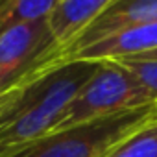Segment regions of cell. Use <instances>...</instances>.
Instances as JSON below:
<instances>
[{
	"label": "cell",
	"instance_id": "obj_1",
	"mask_svg": "<svg viewBox=\"0 0 157 157\" xmlns=\"http://www.w3.org/2000/svg\"><path fill=\"white\" fill-rule=\"evenodd\" d=\"M102 61H57L26 82L0 118V157L56 131Z\"/></svg>",
	"mask_w": 157,
	"mask_h": 157
},
{
	"label": "cell",
	"instance_id": "obj_2",
	"mask_svg": "<svg viewBox=\"0 0 157 157\" xmlns=\"http://www.w3.org/2000/svg\"><path fill=\"white\" fill-rule=\"evenodd\" d=\"M157 117V104L56 129L4 157H105L135 129Z\"/></svg>",
	"mask_w": 157,
	"mask_h": 157
},
{
	"label": "cell",
	"instance_id": "obj_3",
	"mask_svg": "<svg viewBox=\"0 0 157 157\" xmlns=\"http://www.w3.org/2000/svg\"><path fill=\"white\" fill-rule=\"evenodd\" d=\"M151 104L157 102L122 63L102 61L93 78L68 105L65 120L57 129Z\"/></svg>",
	"mask_w": 157,
	"mask_h": 157
},
{
	"label": "cell",
	"instance_id": "obj_4",
	"mask_svg": "<svg viewBox=\"0 0 157 157\" xmlns=\"http://www.w3.org/2000/svg\"><path fill=\"white\" fill-rule=\"evenodd\" d=\"M57 46L46 21L15 26L0 33V94L21 89L33 76L52 67Z\"/></svg>",
	"mask_w": 157,
	"mask_h": 157
},
{
	"label": "cell",
	"instance_id": "obj_5",
	"mask_svg": "<svg viewBox=\"0 0 157 157\" xmlns=\"http://www.w3.org/2000/svg\"><path fill=\"white\" fill-rule=\"evenodd\" d=\"M150 22H157V0H111V4L89 24V28L57 56L56 63L65 61L111 35Z\"/></svg>",
	"mask_w": 157,
	"mask_h": 157
},
{
	"label": "cell",
	"instance_id": "obj_6",
	"mask_svg": "<svg viewBox=\"0 0 157 157\" xmlns=\"http://www.w3.org/2000/svg\"><path fill=\"white\" fill-rule=\"evenodd\" d=\"M109 4L111 0H56L46 24L57 46V56L80 37Z\"/></svg>",
	"mask_w": 157,
	"mask_h": 157
},
{
	"label": "cell",
	"instance_id": "obj_7",
	"mask_svg": "<svg viewBox=\"0 0 157 157\" xmlns=\"http://www.w3.org/2000/svg\"><path fill=\"white\" fill-rule=\"evenodd\" d=\"M157 50V22L142 24L131 30H124L100 43H94L68 59H87V61H120L137 57ZM65 59V61H68Z\"/></svg>",
	"mask_w": 157,
	"mask_h": 157
},
{
	"label": "cell",
	"instance_id": "obj_8",
	"mask_svg": "<svg viewBox=\"0 0 157 157\" xmlns=\"http://www.w3.org/2000/svg\"><path fill=\"white\" fill-rule=\"evenodd\" d=\"M56 0H0V33L15 26L46 21Z\"/></svg>",
	"mask_w": 157,
	"mask_h": 157
},
{
	"label": "cell",
	"instance_id": "obj_9",
	"mask_svg": "<svg viewBox=\"0 0 157 157\" xmlns=\"http://www.w3.org/2000/svg\"><path fill=\"white\" fill-rule=\"evenodd\" d=\"M105 157H157V117L135 129Z\"/></svg>",
	"mask_w": 157,
	"mask_h": 157
},
{
	"label": "cell",
	"instance_id": "obj_10",
	"mask_svg": "<svg viewBox=\"0 0 157 157\" xmlns=\"http://www.w3.org/2000/svg\"><path fill=\"white\" fill-rule=\"evenodd\" d=\"M122 63L135 78L137 82L151 94V98L157 102V61H140V59H120Z\"/></svg>",
	"mask_w": 157,
	"mask_h": 157
},
{
	"label": "cell",
	"instance_id": "obj_11",
	"mask_svg": "<svg viewBox=\"0 0 157 157\" xmlns=\"http://www.w3.org/2000/svg\"><path fill=\"white\" fill-rule=\"evenodd\" d=\"M19 91L21 89H15V91H10V93H6V94H0V118L4 117V113L8 111V107L13 104V100L17 98V94H19Z\"/></svg>",
	"mask_w": 157,
	"mask_h": 157
},
{
	"label": "cell",
	"instance_id": "obj_12",
	"mask_svg": "<svg viewBox=\"0 0 157 157\" xmlns=\"http://www.w3.org/2000/svg\"><path fill=\"white\" fill-rule=\"evenodd\" d=\"M129 59H140V61H157V50H153V52H148V54H142V56H137V57H129Z\"/></svg>",
	"mask_w": 157,
	"mask_h": 157
}]
</instances>
